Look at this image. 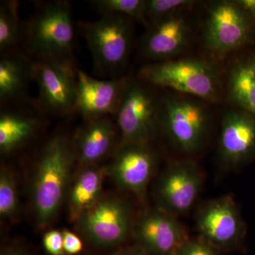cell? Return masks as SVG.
Masks as SVG:
<instances>
[{
	"instance_id": "6da1fadb",
	"label": "cell",
	"mask_w": 255,
	"mask_h": 255,
	"mask_svg": "<svg viewBox=\"0 0 255 255\" xmlns=\"http://www.w3.org/2000/svg\"><path fill=\"white\" fill-rule=\"evenodd\" d=\"M140 80L211 105L223 103V63L204 54H188L165 61L147 63L139 70Z\"/></svg>"
},
{
	"instance_id": "7a4b0ae2",
	"label": "cell",
	"mask_w": 255,
	"mask_h": 255,
	"mask_svg": "<svg viewBox=\"0 0 255 255\" xmlns=\"http://www.w3.org/2000/svg\"><path fill=\"white\" fill-rule=\"evenodd\" d=\"M199 18L203 54L223 63L235 53L255 47V25L238 0L208 1Z\"/></svg>"
},
{
	"instance_id": "3957f363",
	"label": "cell",
	"mask_w": 255,
	"mask_h": 255,
	"mask_svg": "<svg viewBox=\"0 0 255 255\" xmlns=\"http://www.w3.org/2000/svg\"><path fill=\"white\" fill-rule=\"evenodd\" d=\"M212 106L198 97L167 90L160 95L161 133L178 152L195 155L209 140L214 121Z\"/></svg>"
},
{
	"instance_id": "277c9868",
	"label": "cell",
	"mask_w": 255,
	"mask_h": 255,
	"mask_svg": "<svg viewBox=\"0 0 255 255\" xmlns=\"http://www.w3.org/2000/svg\"><path fill=\"white\" fill-rule=\"evenodd\" d=\"M75 157L73 142L63 135L52 137L43 147L33 189L37 221L42 226L49 223L59 209Z\"/></svg>"
},
{
	"instance_id": "5b68a950",
	"label": "cell",
	"mask_w": 255,
	"mask_h": 255,
	"mask_svg": "<svg viewBox=\"0 0 255 255\" xmlns=\"http://www.w3.org/2000/svg\"><path fill=\"white\" fill-rule=\"evenodd\" d=\"M26 42L37 60L73 67L74 26L70 3L51 1L38 10L26 26Z\"/></svg>"
},
{
	"instance_id": "8992f818",
	"label": "cell",
	"mask_w": 255,
	"mask_h": 255,
	"mask_svg": "<svg viewBox=\"0 0 255 255\" xmlns=\"http://www.w3.org/2000/svg\"><path fill=\"white\" fill-rule=\"evenodd\" d=\"M140 78L129 77L117 114L119 147L150 144L159 130L160 95Z\"/></svg>"
},
{
	"instance_id": "52a82bcc",
	"label": "cell",
	"mask_w": 255,
	"mask_h": 255,
	"mask_svg": "<svg viewBox=\"0 0 255 255\" xmlns=\"http://www.w3.org/2000/svg\"><path fill=\"white\" fill-rule=\"evenodd\" d=\"M96 69L115 73L127 65L133 46L131 18L117 14H103L98 20L81 23Z\"/></svg>"
},
{
	"instance_id": "ba28073f",
	"label": "cell",
	"mask_w": 255,
	"mask_h": 255,
	"mask_svg": "<svg viewBox=\"0 0 255 255\" xmlns=\"http://www.w3.org/2000/svg\"><path fill=\"white\" fill-rule=\"evenodd\" d=\"M196 9L150 23L140 40V56L148 63H156L190 54L196 40L199 41V18Z\"/></svg>"
},
{
	"instance_id": "9c48e42d",
	"label": "cell",
	"mask_w": 255,
	"mask_h": 255,
	"mask_svg": "<svg viewBox=\"0 0 255 255\" xmlns=\"http://www.w3.org/2000/svg\"><path fill=\"white\" fill-rule=\"evenodd\" d=\"M200 239L216 251H231L243 241L246 226L231 196L208 201L196 216Z\"/></svg>"
},
{
	"instance_id": "30bf717a",
	"label": "cell",
	"mask_w": 255,
	"mask_h": 255,
	"mask_svg": "<svg viewBox=\"0 0 255 255\" xmlns=\"http://www.w3.org/2000/svg\"><path fill=\"white\" fill-rule=\"evenodd\" d=\"M202 183V172L190 157L171 161L157 184L159 209L175 217L185 214L195 203Z\"/></svg>"
},
{
	"instance_id": "8fae6325",
	"label": "cell",
	"mask_w": 255,
	"mask_h": 255,
	"mask_svg": "<svg viewBox=\"0 0 255 255\" xmlns=\"http://www.w3.org/2000/svg\"><path fill=\"white\" fill-rule=\"evenodd\" d=\"M79 221L87 239L102 248L122 246L132 229L130 209L117 198L99 201Z\"/></svg>"
},
{
	"instance_id": "7c38bea8",
	"label": "cell",
	"mask_w": 255,
	"mask_h": 255,
	"mask_svg": "<svg viewBox=\"0 0 255 255\" xmlns=\"http://www.w3.org/2000/svg\"><path fill=\"white\" fill-rule=\"evenodd\" d=\"M33 80L38 88V103L43 112L67 115L77 111L76 70L56 62L37 60Z\"/></svg>"
},
{
	"instance_id": "4fadbf2b",
	"label": "cell",
	"mask_w": 255,
	"mask_h": 255,
	"mask_svg": "<svg viewBox=\"0 0 255 255\" xmlns=\"http://www.w3.org/2000/svg\"><path fill=\"white\" fill-rule=\"evenodd\" d=\"M218 154L221 162L230 168H238L255 159L254 115L227 107L221 117Z\"/></svg>"
},
{
	"instance_id": "5bb4252c",
	"label": "cell",
	"mask_w": 255,
	"mask_h": 255,
	"mask_svg": "<svg viewBox=\"0 0 255 255\" xmlns=\"http://www.w3.org/2000/svg\"><path fill=\"white\" fill-rule=\"evenodd\" d=\"M133 230L137 246L150 255H177L189 240L177 217L159 208L142 215Z\"/></svg>"
},
{
	"instance_id": "9a60e30c",
	"label": "cell",
	"mask_w": 255,
	"mask_h": 255,
	"mask_svg": "<svg viewBox=\"0 0 255 255\" xmlns=\"http://www.w3.org/2000/svg\"><path fill=\"white\" fill-rule=\"evenodd\" d=\"M129 77L98 80L78 69L77 111L85 120L117 115Z\"/></svg>"
},
{
	"instance_id": "2e32d148",
	"label": "cell",
	"mask_w": 255,
	"mask_h": 255,
	"mask_svg": "<svg viewBox=\"0 0 255 255\" xmlns=\"http://www.w3.org/2000/svg\"><path fill=\"white\" fill-rule=\"evenodd\" d=\"M222 101L227 107L255 117V47L235 53L223 62Z\"/></svg>"
},
{
	"instance_id": "e0dca14e",
	"label": "cell",
	"mask_w": 255,
	"mask_h": 255,
	"mask_svg": "<svg viewBox=\"0 0 255 255\" xmlns=\"http://www.w3.org/2000/svg\"><path fill=\"white\" fill-rule=\"evenodd\" d=\"M157 159L150 144L123 146L119 147L110 173L119 187L143 197Z\"/></svg>"
},
{
	"instance_id": "ac0fdd59",
	"label": "cell",
	"mask_w": 255,
	"mask_h": 255,
	"mask_svg": "<svg viewBox=\"0 0 255 255\" xmlns=\"http://www.w3.org/2000/svg\"><path fill=\"white\" fill-rule=\"evenodd\" d=\"M73 142L76 157L82 164H92L105 157L113 147L117 127L110 117L86 119Z\"/></svg>"
},
{
	"instance_id": "d6986e66",
	"label": "cell",
	"mask_w": 255,
	"mask_h": 255,
	"mask_svg": "<svg viewBox=\"0 0 255 255\" xmlns=\"http://www.w3.org/2000/svg\"><path fill=\"white\" fill-rule=\"evenodd\" d=\"M33 63L20 53L4 54L0 60V101L1 104L19 100L33 80Z\"/></svg>"
},
{
	"instance_id": "ffe728a7",
	"label": "cell",
	"mask_w": 255,
	"mask_h": 255,
	"mask_svg": "<svg viewBox=\"0 0 255 255\" xmlns=\"http://www.w3.org/2000/svg\"><path fill=\"white\" fill-rule=\"evenodd\" d=\"M38 119L22 110H1L0 114V150L9 154L31 138L38 127Z\"/></svg>"
},
{
	"instance_id": "44dd1931",
	"label": "cell",
	"mask_w": 255,
	"mask_h": 255,
	"mask_svg": "<svg viewBox=\"0 0 255 255\" xmlns=\"http://www.w3.org/2000/svg\"><path fill=\"white\" fill-rule=\"evenodd\" d=\"M102 182L103 172L100 169H87L79 176L69 199L70 212L74 219H80L100 201Z\"/></svg>"
},
{
	"instance_id": "7402d4cb",
	"label": "cell",
	"mask_w": 255,
	"mask_h": 255,
	"mask_svg": "<svg viewBox=\"0 0 255 255\" xmlns=\"http://www.w3.org/2000/svg\"><path fill=\"white\" fill-rule=\"evenodd\" d=\"M19 2L14 0L0 3V50L1 54L9 53L20 39L18 18Z\"/></svg>"
},
{
	"instance_id": "603a6c76",
	"label": "cell",
	"mask_w": 255,
	"mask_h": 255,
	"mask_svg": "<svg viewBox=\"0 0 255 255\" xmlns=\"http://www.w3.org/2000/svg\"><path fill=\"white\" fill-rule=\"evenodd\" d=\"M90 2L102 15H124L141 23L146 28L148 26L145 14V0H95Z\"/></svg>"
},
{
	"instance_id": "cb8c5ba5",
	"label": "cell",
	"mask_w": 255,
	"mask_h": 255,
	"mask_svg": "<svg viewBox=\"0 0 255 255\" xmlns=\"http://www.w3.org/2000/svg\"><path fill=\"white\" fill-rule=\"evenodd\" d=\"M195 0H145V14L149 24L184 11L196 9ZM148 24V25H149Z\"/></svg>"
},
{
	"instance_id": "d4e9b609",
	"label": "cell",
	"mask_w": 255,
	"mask_h": 255,
	"mask_svg": "<svg viewBox=\"0 0 255 255\" xmlns=\"http://www.w3.org/2000/svg\"><path fill=\"white\" fill-rule=\"evenodd\" d=\"M18 195L14 178L3 170L0 175V215L1 217H11L18 209Z\"/></svg>"
},
{
	"instance_id": "484cf974",
	"label": "cell",
	"mask_w": 255,
	"mask_h": 255,
	"mask_svg": "<svg viewBox=\"0 0 255 255\" xmlns=\"http://www.w3.org/2000/svg\"><path fill=\"white\" fill-rule=\"evenodd\" d=\"M43 248L50 255H66L64 251L63 233L52 231L45 234Z\"/></svg>"
},
{
	"instance_id": "4316f807",
	"label": "cell",
	"mask_w": 255,
	"mask_h": 255,
	"mask_svg": "<svg viewBox=\"0 0 255 255\" xmlns=\"http://www.w3.org/2000/svg\"><path fill=\"white\" fill-rule=\"evenodd\" d=\"M177 255H217L212 247L200 239L187 242Z\"/></svg>"
},
{
	"instance_id": "83f0119b",
	"label": "cell",
	"mask_w": 255,
	"mask_h": 255,
	"mask_svg": "<svg viewBox=\"0 0 255 255\" xmlns=\"http://www.w3.org/2000/svg\"><path fill=\"white\" fill-rule=\"evenodd\" d=\"M64 251L66 255H77L83 250L82 240L75 233L65 231L63 232Z\"/></svg>"
},
{
	"instance_id": "f1b7e54d",
	"label": "cell",
	"mask_w": 255,
	"mask_h": 255,
	"mask_svg": "<svg viewBox=\"0 0 255 255\" xmlns=\"http://www.w3.org/2000/svg\"><path fill=\"white\" fill-rule=\"evenodd\" d=\"M255 25V0H238Z\"/></svg>"
},
{
	"instance_id": "f546056e",
	"label": "cell",
	"mask_w": 255,
	"mask_h": 255,
	"mask_svg": "<svg viewBox=\"0 0 255 255\" xmlns=\"http://www.w3.org/2000/svg\"><path fill=\"white\" fill-rule=\"evenodd\" d=\"M117 255H150L138 246L124 250Z\"/></svg>"
},
{
	"instance_id": "4dcf8cb0",
	"label": "cell",
	"mask_w": 255,
	"mask_h": 255,
	"mask_svg": "<svg viewBox=\"0 0 255 255\" xmlns=\"http://www.w3.org/2000/svg\"><path fill=\"white\" fill-rule=\"evenodd\" d=\"M1 255H30L23 250L18 248H8L1 252Z\"/></svg>"
}]
</instances>
